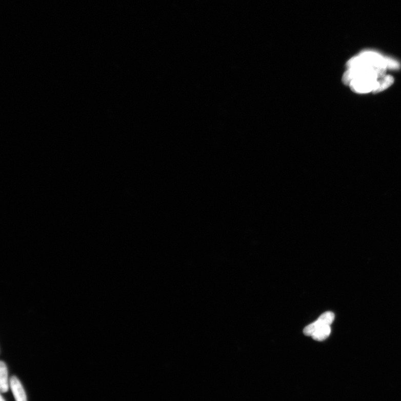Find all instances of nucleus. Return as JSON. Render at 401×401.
I'll list each match as a JSON object with an SVG mask.
<instances>
[{
    "label": "nucleus",
    "mask_w": 401,
    "mask_h": 401,
    "mask_svg": "<svg viewBox=\"0 0 401 401\" xmlns=\"http://www.w3.org/2000/svg\"><path fill=\"white\" fill-rule=\"evenodd\" d=\"M335 316L333 313L327 312L322 314L319 318L315 322L307 326L304 329V334L307 336H311L318 329L326 326H331L334 321Z\"/></svg>",
    "instance_id": "obj_1"
},
{
    "label": "nucleus",
    "mask_w": 401,
    "mask_h": 401,
    "mask_svg": "<svg viewBox=\"0 0 401 401\" xmlns=\"http://www.w3.org/2000/svg\"><path fill=\"white\" fill-rule=\"evenodd\" d=\"M10 387L16 401H27V394L21 382L16 376L11 377Z\"/></svg>",
    "instance_id": "obj_2"
},
{
    "label": "nucleus",
    "mask_w": 401,
    "mask_h": 401,
    "mask_svg": "<svg viewBox=\"0 0 401 401\" xmlns=\"http://www.w3.org/2000/svg\"><path fill=\"white\" fill-rule=\"evenodd\" d=\"M9 387L8 367L5 362L2 361L0 364V391L2 393L7 392Z\"/></svg>",
    "instance_id": "obj_3"
},
{
    "label": "nucleus",
    "mask_w": 401,
    "mask_h": 401,
    "mask_svg": "<svg viewBox=\"0 0 401 401\" xmlns=\"http://www.w3.org/2000/svg\"><path fill=\"white\" fill-rule=\"evenodd\" d=\"M331 333V326H326L316 330L312 335V337L316 341H323L329 337Z\"/></svg>",
    "instance_id": "obj_4"
},
{
    "label": "nucleus",
    "mask_w": 401,
    "mask_h": 401,
    "mask_svg": "<svg viewBox=\"0 0 401 401\" xmlns=\"http://www.w3.org/2000/svg\"><path fill=\"white\" fill-rule=\"evenodd\" d=\"M378 81V87L373 92L374 94L384 91V90L390 87L394 83V78L391 75H386Z\"/></svg>",
    "instance_id": "obj_5"
},
{
    "label": "nucleus",
    "mask_w": 401,
    "mask_h": 401,
    "mask_svg": "<svg viewBox=\"0 0 401 401\" xmlns=\"http://www.w3.org/2000/svg\"><path fill=\"white\" fill-rule=\"evenodd\" d=\"M387 69L397 70L400 68L399 64L391 58L385 57Z\"/></svg>",
    "instance_id": "obj_6"
},
{
    "label": "nucleus",
    "mask_w": 401,
    "mask_h": 401,
    "mask_svg": "<svg viewBox=\"0 0 401 401\" xmlns=\"http://www.w3.org/2000/svg\"><path fill=\"white\" fill-rule=\"evenodd\" d=\"M0 401H6L2 395L1 396V399H0Z\"/></svg>",
    "instance_id": "obj_7"
}]
</instances>
